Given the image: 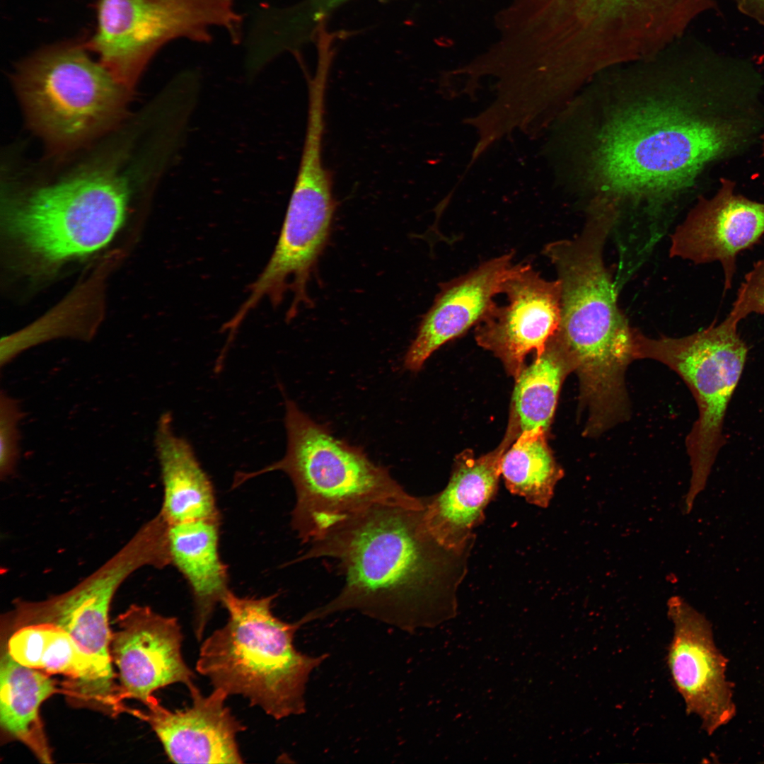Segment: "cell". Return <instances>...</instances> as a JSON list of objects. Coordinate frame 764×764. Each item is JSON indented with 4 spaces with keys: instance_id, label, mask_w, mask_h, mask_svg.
I'll return each mask as SVG.
<instances>
[{
    "instance_id": "603a6c76",
    "label": "cell",
    "mask_w": 764,
    "mask_h": 764,
    "mask_svg": "<svg viewBox=\"0 0 764 764\" xmlns=\"http://www.w3.org/2000/svg\"><path fill=\"white\" fill-rule=\"evenodd\" d=\"M542 427L521 432L504 452L501 473L508 490L541 508L550 504L564 472L556 462Z\"/></svg>"
},
{
    "instance_id": "9a60e30c",
    "label": "cell",
    "mask_w": 764,
    "mask_h": 764,
    "mask_svg": "<svg viewBox=\"0 0 764 764\" xmlns=\"http://www.w3.org/2000/svg\"><path fill=\"white\" fill-rule=\"evenodd\" d=\"M764 236V203L734 193L723 179L717 193L702 199L671 237L670 255L695 264L719 262L724 290L731 289L739 254Z\"/></svg>"
},
{
    "instance_id": "6da1fadb",
    "label": "cell",
    "mask_w": 764,
    "mask_h": 764,
    "mask_svg": "<svg viewBox=\"0 0 764 764\" xmlns=\"http://www.w3.org/2000/svg\"><path fill=\"white\" fill-rule=\"evenodd\" d=\"M422 507L378 504L331 526L297 560L335 559L344 586L303 624L357 610L413 630L453 618L473 546L447 547L427 529Z\"/></svg>"
},
{
    "instance_id": "d6986e66",
    "label": "cell",
    "mask_w": 764,
    "mask_h": 764,
    "mask_svg": "<svg viewBox=\"0 0 764 764\" xmlns=\"http://www.w3.org/2000/svg\"><path fill=\"white\" fill-rule=\"evenodd\" d=\"M221 519L168 524L170 564L187 581L194 605L193 628L201 641L216 607L230 591L227 567L219 553Z\"/></svg>"
},
{
    "instance_id": "52a82bcc",
    "label": "cell",
    "mask_w": 764,
    "mask_h": 764,
    "mask_svg": "<svg viewBox=\"0 0 764 764\" xmlns=\"http://www.w3.org/2000/svg\"><path fill=\"white\" fill-rule=\"evenodd\" d=\"M127 201L116 170L91 167L12 199L6 228L33 259L62 263L105 247L123 224Z\"/></svg>"
},
{
    "instance_id": "9c48e42d",
    "label": "cell",
    "mask_w": 764,
    "mask_h": 764,
    "mask_svg": "<svg viewBox=\"0 0 764 764\" xmlns=\"http://www.w3.org/2000/svg\"><path fill=\"white\" fill-rule=\"evenodd\" d=\"M97 25L87 50L132 91L147 64L167 42L185 38L209 42L214 28L241 38L236 0H98Z\"/></svg>"
},
{
    "instance_id": "5b68a950",
    "label": "cell",
    "mask_w": 764,
    "mask_h": 764,
    "mask_svg": "<svg viewBox=\"0 0 764 764\" xmlns=\"http://www.w3.org/2000/svg\"><path fill=\"white\" fill-rule=\"evenodd\" d=\"M275 597H240L229 591L221 603L227 622L203 641L195 668L214 688L241 695L279 720L305 712L309 676L327 655L308 656L295 648L302 625L274 615Z\"/></svg>"
},
{
    "instance_id": "277c9868",
    "label": "cell",
    "mask_w": 764,
    "mask_h": 764,
    "mask_svg": "<svg viewBox=\"0 0 764 764\" xmlns=\"http://www.w3.org/2000/svg\"><path fill=\"white\" fill-rule=\"evenodd\" d=\"M285 405L284 456L255 473H240L235 482L275 470L286 473L296 497L291 526L303 542L318 539L340 521L375 504L424 506L426 498L407 493L361 448L335 437L294 401L286 398Z\"/></svg>"
},
{
    "instance_id": "3957f363",
    "label": "cell",
    "mask_w": 764,
    "mask_h": 764,
    "mask_svg": "<svg viewBox=\"0 0 764 764\" xmlns=\"http://www.w3.org/2000/svg\"><path fill=\"white\" fill-rule=\"evenodd\" d=\"M746 136L741 120L700 115L679 101L649 100L622 112L603 129L594 169L615 193L666 194L736 151Z\"/></svg>"
},
{
    "instance_id": "2e32d148",
    "label": "cell",
    "mask_w": 764,
    "mask_h": 764,
    "mask_svg": "<svg viewBox=\"0 0 764 764\" xmlns=\"http://www.w3.org/2000/svg\"><path fill=\"white\" fill-rule=\"evenodd\" d=\"M187 688L190 707L172 711L158 702L143 715L169 760L175 763H243L236 736L245 727L225 705L228 695L219 688L204 695L194 683Z\"/></svg>"
},
{
    "instance_id": "30bf717a",
    "label": "cell",
    "mask_w": 764,
    "mask_h": 764,
    "mask_svg": "<svg viewBox=\"0 0 764 764\" xmlns=\"http://www.w3.org/2000/svg\"><path fill=\"white\" fill-rule=\"evenodd\" d=\"M335 211L332 178L322 156L303 154L274 250L231 319L233 325L239 326L265 299L278 304L288 291L294 295L289 317L310 301L307 285L328 243Z\"/></svg>"
},
{
    "instance_id": "4fadbf2b",
    "label": "cell",
    "mask_w": 764,
    "mask_h": 764,
    "mask_svg": "<svg viewBox=\"0 0 764 764\" xmlns=\"http://www.w3.org/2000/svg\"><path fill=\"white\" fill-rule=\"evenodd\" d=\"M501 293L504 306L496 303L478 323L475 340L504 364L515 379L526 355L540 356L560 320V284L548 281L528 264L514 265Z\"/></svg>"
},
{
    "instance_id": "8fae6325",
    "label": "cell",
    "mask_w": 764,
    "mask_h": 764,
    "mask_svg": "<svg viewBox=\"0 0 764 764\" xmlns=\"http://www.w3.org/2000/svg\"><path fill=\"white\" fill-rule=\"evenodd\" d=\"M156 560L154 545L136 535L106 565L74 589L52 600L23 606L18 626L48 623L62 629L108 678L114 680L108 622L111 601L130 574L143 566L155 565Z\"/></svg>"
},
{
    "instance_id": "cb8c5ba5",
    "label": "cell",
    "mask_w": 764,
    "mask_h": 764,
    "mask_svg": "<svg viewBox=\"0 0 764 764\" xmlns=\"http://www.w3.org/2000/svg\"><path fill=\"white\" fill-rule=\"evenodd\" d=\"M572 371L567 356L550 338L542 354L516 378L511 412L521 432L538 427L548 430L562 383Z\"/></svg>"
},
{
    "instance_id": "8992f818",
    "label": "cell",
    "mask_w": 764,
    "mask_h": 764,
    "mask_svg": "<svg viewBox=\"0 0 764 764\" xmlns=\"http://www.w3.org/2000/svg\"><path fill=\"white\" fill-rule=\"evenodd\" d=\"M83 42L47 46L21 62L14 84L28 124L56 151L74 149L125 116L129 91Z\"/></svg>"
},
{
    "instance_id": "ffe728a7",
    "label": "cell",
    "mask_w": 764,
    "mask_h": 764,
    "mask_svg": "<svg viewBox=\"0 0 764 764\" xmlns=\"http://www.w3.org/2000/svg\"><path fill=\"white\" fill-rule=\"evenodd\" d=\"M18 628L7 647L14 660L29 668L66 677L69 680L67 687L79 696L112 702L113 681L66 632L48 623Z\"/></svg>"
},
{
    "instance_id": "ac0fdd59",
    "label": "cell",
    "mask_w": 764,
    "mask_h": 764,
    "mask_svg": "<svg viewBox=\"0 0 764 764\" xmlns=\"http://www.w3.org/2000/svg\"><path fill=\"white\" fill-rule=\"evenodd\" d=\"M511 253L487 260L467 274L442 284L423 317L404 358L405 367L421 369L439 347L478 323L495 303L514 267Z\"/></svg>"
},
{
    "instance_id": "4316f807",
    "label": "cell",
    "mask_w": 764,
    "mask_h": 764,
    "mask_svg": "<svg viewBox=\"0 0 764 764\" xmlns=\"http://www.w3.org/2000/svg\"><path fill=\"white\" fill-rule=\"evenodd\" d=\"M349 0H306L300 4L286 8L285 21L296 34L307 38L313 26Z\"/></svg>"
},
{
    "instance_id": "44dd1931",
    "label": "cell",
    "mask_w": 764,
    "mask_h": 764,
    "mask_svg": "<svg viewBox=\"0 0 764 764\" xmlns=\"http://www.w3.org/2000/svg\"><path fill=\"white\" fill-rule=\"evenodd\" d=\"M170 412L158 419L155 446L163 485L160 514L168 524L221 519L213 485L187 441L173 431Z\"/></svg>"
},
{
    "instance_id": "83f0119b",
    "label": "cell",
    "mask_w": 764,
    "mask_h": 764,
    "mask_svg": "<svg viewBox=\"0 0 764 764\" xmlns=\"http://www.w3.org/2000/svg\"><path fill=\"white\" fill-rule=\"evenodd\" d=\"M739 10L764 26V0H734Z\"/></svg>"
},
{
    "instance_id": "7402d4cb",
    "label": "cell",
    "mask_w": 764,
    "mask_h": 764,
    "mask_svg": "<svg viewBox=\"0 0 764 764\" xmlns=\"http://www.w3.org/2000/svg\"><path fill=\"white\" fill-rule=\"evenodd\" d=\"M56 691L46 673L23 666L8 651L0 663V722L2 729L25 744L43 763L51 756L39 716L44 700Z\"/></svg>"
},
{
    "instance_id": "5bb4252c",
    "label": "cell",
    "mask_w": 764,
    "mask_h": 764,
    "mask_svg": "<svg viewBox=\"0 0 764 764\" xmlns=\"http://www.w3.org/2000/svg\"><path fill=\"white\" fill-rule=\"evenodd\" d=\"M110 653L125 695L147 707L159 702L154 693L174 683L188 687L195 673L182 654L183 635L178 619L149 606L132 605L115 621Z\"/></svg>"
},
{
    "instance_id": "e0dca14e",
    "label": "cell",
    "mask_w": 764,
    "mask_h": 764,
    "mask_svg": "<svg viewBox=\"0 0 764 764\" xmlns=\"http://www.w3.org/2000/svg\"><path fill=\"white\" fill-rule=\"evenodd\" d=\"M519 430L511 416L504 440L494 451L478 458L471 450L461 453L447 486L427 498L424 523L441 543L453 548L474 545L473 530L483 522L485 509L497 492L503 455Z\"/></svg>"
},
{
    "instance_id": "f1b7e54d",
    "label": "cell",
    "mask_w": 764,
    "mask_h": 764,
    "mask_svg": "<svg viewBox=\"0 0 764 764\" xmlns=\"http://www.w3.org/2000/svg\"><path fill=\"white\" fill-rule=\"evenodd\" d=\"M762 139H763V156H764V134L762 136Z\"/></svg>"
},
{
    "instance_id": "ba28073f",
    "label": "cell",
    "mask_w": 764,
    "mask_h": 764,
    "mask_svg": "<svg viewBox=\"0 0 764 764\" xmlns=\"http://www.w3.org/2000/svg\"><path fill=\"white\" fill-rule=\"evenodd\" d=\"M739 322L730 316L719 324L681 337L651 338L634 330L637 359L666 364L685 381L699 415L685 439L691 467L685 511L705 487L712 466L726 444L723 433L727 410L739 384L748 349L738 332Z\"/></svg>"
},
{
    "instance_id": "7c38bea8",
    "label": "cell",
    "mask_w": 764,
    "mask_h": 764,
    "mask_svg": "<svg viewBox=\"0 0 764 764\" xmlns=\"http://www.w3.org/2000/svg\"><path fill=\"white\" fill-rule=\"evenodd\" d=\"M668 616L673 625L667 664L686 712L696 714L710 735L735 715L733 685L727 680V659L717 648L712 625L683 598L671 597Z\"/></svg>"
},
{
    "instance_id": "7a4b0ae2",
    "label": "cell",
    "mask_w": 764,
    "mask_h": 764,
    "mask_svg": "<svg viewBox=\"0 0 764 764\" xmlns=\"http://www.w3.org/2000/svg\"><path fill=\"white\" fill-rule=\"evenodd\" d=\"M616 211L601 203L572 239L545 245L560 284V320L551 339L570 361L579 395L593 403L626 393L625 371L635 359L634 329L618 307L617 288L603 261Z\"/></svg>"
},
{
    "instance_id": "d4e9b609",
    "label": "cell",
    "mask_w": 764,
    "mask_h": 764,
    "mask_svg": "<svg viewBox=\"0 0 764 764\" xmlns=\"http://www.w3.org/2000/svg\"><path fill=\"white\" fill-rule=\"evenodd\" d=\"M23 417L18 402L4 391L0 396V472L8 475L19 455L18 422Z\"/></svg>"
},
{
    "instance_id": "484cf974",
    "label": "cell",
    "mask_w": 764,
    "mask_h": 764,
    "mask_svg": "<svg viewBox=\"0 0 764 764\" xmlns=\"http://www.w3.org/2000/svg\"><path fill=\"white\" fill-rule=\"evenodd\" d=\"M751 313L764 315V257L746 274L728 315L740 322Z\"/></svg>"
}]
</instances>
